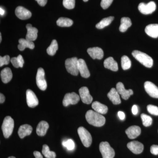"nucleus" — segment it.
<instances>
[{
  "label": "nucleus",
  "mask_w": 158,
  "mask_h": 158,
  "mask_svg": "<svg viewBox=\"0 0 158 158\" xmlns=\"http://www.w3.org/2000/svg\"><path fill=\"white\" fill-rule=\"evenodd\" d=\"M40 6H44L47 2L48 0H36Z\"/></svg>",
  "instance_id": "obj_43"
},
{
  "label": "nucleus",
  "mask_w": 158,
  "mask_h": 158,
  "mask_svg": "<svg viewBox=\"0 0 158 158\" xmlns=\"http://www.w3.org/2000/svg\"><path fill=\"white\" fill-rule=\"evenodd\" d=\"M8 158H15V157H14V156H10V157H9Z\"/></svg>",
  "instance_id": "obj_50"
},
{
  "label": "nucleus",
  "mask_w": 158,
  "mask_h": 158,
  "mask_svg": "<svg viewBox=\"0 0 158 158\" xmlns=\"http://www.w3.org/2000/svg\"><path fill=\"white\" fill-rule=\"evenodd\" d=\"M127 147L130 151L135 154H139L143 152L144 145L138 141H132L128 143Z\"/></svg>",
  "instance_id": "obj_14"
},
{
  "label": "nucleus",
  "mask_w": 158,
  "mask_h": 158,
  "mask_svg": "<svg viewBox=\"0 0 158 158\" xmlns=\"http://www.w3.org/2000/svg\"><path fill=\"white\" fill-rule=\"evenodd\" d=\"M145 32L148 36L152 38H156L158 37V24H151L148 25L145 29Z\"/></svg>",
  "instance_id": "obj_20"
},
{
  "label": "nucleus",
  "mask_w": 158,
  "mask_h": 158,
  "mask_svg": "<svg viewBox=\"0 0 158 158\" xmlns=\"http://www.w3.org/2000/svg\"><path fill=\"white\" fill-rule=\"evenodd\" d=\"M2 35H1V34H0V42H1V41H2Z\"/></svg>",
  "instance_id": "obj_49"
},
{
  "label": "nucleus",
  "mask_w": 158,
  "mask_h": 158,
  "mask_svg": "<svg viewBox=\"0 0 158 158\" xmlns=\"http://www.w3.org/2000/svg\"><path fill=\"white\" fill-rule=\"evenodd\" d=\"M99 150L103 158H113L115 152L108 142H102L100 144Z\"/></svg>",
  "instance_id": "obj_6"
},
{
  "label": "nucleus",
  "mask_w": 158,
  "mask_h": 158,
  "mask_svg": "<svg viewBox=\"0 0 158 158\" xmlns=\"http://www.w3.org/2000/svg\"><path fill=\"white\" fill-rule=\"evenodd\" d=\"M107 96L113 104L118 105L121 103V101L119 94L117 92L116 88H112L108 93Z\"/></svg>",
  "instance_id": "obj_21"
},
{
  "label": "nucleus",
  "mask_w": 158,
  "mask_h": 158,
  "mask_svg": "<svg viewBox=\"0 0 158 158\" xmlns=\"http://www.w3.org/2000/svg\"><path fill=\"white\" fill-rule=\"evenodd\" d=\"M5 100H6V98L4 94L2 93L0 94V103L1 104L5 102Z\"/></svg>",
  "instance_id": "obj_47"
},
{
  "label": "nucleus",
  "mask_w": 158,
  "mask_h": 158,
  "mask_svg": "<svg viewBox=\"0 0 158 158\" xmlns=\"http://www.w3.org/2000/svg\"><path fill=\"white\" fill-rule=\"evenodd\" d=\"M33 128L28 124L21 126L19 129L18 135L21 138H23L26 136L30 135L32 133Z\"/></svg>",
  "instance_id": "obj_23"
},
{
  "label": "nucleus",
  "mask_w": 158,
  "mask_h": 158,
  "mask_svg": "<svg viewBox=\"0 0 158 158\" xmlns=\"http://www.w3.org/2000/svg\"><path fill=\"white\" fill-rule=\"evenodd\" d=\"M19 44L18 46L19 49L20 51L24 50L26 48H29L33 49L34 48V44L33 41H30L27 39L21 38L19 40Z\"/></svg>",
  "instance_id": "obj_24"
},
{
  "label": "nucleus",
  "mask_w": 158,
  "mask_h": 158,
  "mask_svg": "<svg viewBox=\"0 0 158 158\" xmlns=\"http://www.w3.org/2000/svg\"><path fill=\"white\" fill-rule=\"evenodd\" d=\"M131 25V21L129 18H122L121 19V24L119 28V31L121 32H125Z\"/></svg>",
  "instance_id": "obj_28"
},
{
  "label": "nucleus",
  "mask_w": 158,
  "mask_h": 158,
  "mask_svg": "<svg viewBox=\"0 0 158 158\" xmlns=\"http://www.w3.org/2000/svg\"><path fill=\"white\" fill-rule=\"evenodd\" d=\"M58 49V44L56 40H53L49 47L47 49V52L49 55L51 56H54L56 52Z\"/></svg>",
  "instance_id": "obj_31"
},
{
  "label": "nucleus",
  "mask_w": 158,
  "mask_h": 158,
  "mask_svg": "<svg viewBox=\"0 0 158 158\" xmlns=\"http://www.w3.org/2000/svg\"><path fill=\"white\" fill-rule=\"evenodd\" d=\"M63 5L66 9H73L75 6V0H63Z\"/></svg>",
  "instance_id": "obj_36"
},
{
  "label": "nucleus",
  "mask_w": 158,
  "mask_h": 158,
  "mask_svg": "<svg viewBox=\"0 0 158 158\" xmlns=\"http://www.w3.org/2000/svg\"><path fill=\"white\" fill-rule=\"evenodd\" d=\"M116 89L117 92L124 100H127L131 95H133V91L131 89L126 90L124 85L121 82H118L116 85Z\"/></svg>",
  "instance_id": "obj_13"
},
{
  "label": "nucleus",
  "mask_w": 158,
  "mask_h": 158,
  "mask_svg": "<svg viewBox=\"0 0 158 158\" xmlns=\"http://www.w3.org/2000/svg\"><path fill=\"white\" fill-rule=\"evenodd\" d=\"M43 154L46 158H56V154L54 152L51 151L49 148L46 144H44L43 146L42 150Z\"/></svg>",
  "instance_id": "obj_32"
},
{
  "label": "nucleus",
  "mask_w": 158,
  "mask_h": 158,
  "mask_svg": "<svg viewBox=\"0 0 158 158\" xmlns=\"http://www.w3.org/2000/svg\"><path fill=\"white\" fill-rule=\"evenodd\" d=\"M26 98L27 104L29 107H35L39 104V101L36 94L30 89H28L26 91Z\"/></svg>",
  "instance_id": "obj_11"
},
{
  "label": "nucleus",
  "mask_w": 158,
  "mask_h": 158,
  "mask_svg": "<svg viewBox=\"0 0 158 158\" xmlns=\"http://www.w3.org/2000/svg\"><path fill=\"white\" fill-rule=\"evenodd\" d=\"M77 132L83 145L86 147H90L92 143V137L88 130L81 127L78 129Z\"/></svg>",
  "instance_id": "obj_5"
},
{
  "label": "nucleus",
  "mask_w": 158,
  "mask_h": 158,
  "mask_svg": "<svg viewBox=\"0 0 158 158\" xmlns=\"http://www.w3.org/2000/svg\"><path fill=\"white\" fill-rule=\"evenodd\" d=\"M78 70L83 77L88 78L90 76V72L85 60L83 59H78Z\"/></svg>",
  "instance_id": "obj_16"
},
{
  "label": "nucleus",
  "mask_w": 158,
  "mask_h": 158,
  "mask_svg": "<svg viewBox=\"0 0 158 158\" xmlns=\"http://www.w3.org/2000/svg\"><path fill=\"white\" fill-rule=\"evenodd\" d=\"M79 94L82 102L86 104H90L92 102L93 98L90 95L88 88L82 87L79 89Z\"/></svg>",
  "instance_id": "obj_12"
},
{
  "label": "nucleus",
  "mask_w": 158,
  "mask_h": 158,
  "mask_svg": "<svg viewBox=\"0 0 158 158\" xmlns=\"http://www.w3.org/2000/svg\"><path fill=\"white\" fill-rule=\"evenodd\" d=\"M150 152L152 154L154 155H158V145H152L151 147Z\"/></svg>",
  "instance_id": "obj_41"
},
{
  "label": "nucleus",
  "mask_w": 158,
  "mask_h": 158,
  "mask_svg": "<svg viewBox=\"0 0 158 158\" xmlns=\"http://www.w3.org/2000/svg\"><path fill=\"white\" fill-rule=\"evenodd\" d=\"M132 112L134 115H137L138 113V108L136 105H134L132 108Z\"/></svg>",
  "instance_id": "obj_44"
},
{
  "label": "nucleus",
  "mask_w": 158,
  "mask_h": 158,
  "mask_svg": "<svg viewBox=\"0 0 158 158\" xmlns=\"http://www.w3.org/2000/svg\"><path fill=\"white\" fill-rule=\"evenodd\" d=\"M15 14L18 18L22 20L29 19L32 16L31 11L22 6H18L16 8Z\"/></svg>",
  "instance_id": "obj_15"
},
{
  "label": "nucleus",
  "mask_w": 158,
  "mask_h": 158,
  "mask_svg": "<svg viewBox=\"0 0 158 158\" xmlns=\"http://www.w3.org/2000/svg\"><path fill=\"white\" fill-rule=\"evenodd\" d=\"M1 79L3 83L7 84L11 81L12 73L11 69L8 67L4 69L1 72Z\"/></svg>",
  "instance_id": "obj_25"
},
{
  "label": "nucleus",
  "mask_w": 158,
  "mask_h": 158,
  "mask_svg": "<svg viewBox=\"0 0 158 158\" xmlns=\"http://www.w3.org/2000/svg\"><path fill=\"white\" fill-rule=\"evenodd\" d=\"M113 1V0H102L101 6L103 9H108L111 6Z\"/></svg>",
  "instance_id": "obj_39"
},
{
  "label": "nucleus",
  "mask_w": 158,
  "mask_h": 158,
  "mask_svg": "<svg viewBox=\"0 0 158 158\" xmlns=\"http://www.w3.org/2000/svg\"><path fill=\"white\" fill-rule=\"evenodd\" d=\"M27 33L26 35V39L30 41H34L37 39L38 30L36 28L32 27L31 24H28L26 26Z\"/></svg>",
  "instance_id": "obj_18"
},
{
  "label": "nucleus",
  "mask_w": 158,
  "mask_h": 158,
  "mask_svg": "<svg viewBox=\"0 0 158 158\" xmlns=\"http://www.w3.org/2000/svg\"><path fill=\"white\" fill-rule=\"evenodd\" d=\"M92 108L95 112L101 114H105L107 113L108 108L106 105L102 104L98 102H94L92 103Z\"/></svg>",
  "instance_id": "obj_27"
},
{
  "label": "nucleus",
  "mask_w": 158,
  "mask_h": 158,
  "mask_svg": "<svg viewBox=\"0 0 158 158\" xmlns=\"http://www.w3.org/2000/svg\"><path fill=\"white\" fill-rule=\"evenodd\" d=\"M62 145L66 148L69 150H73L75 148V143L71 139H69L67 141H64L62 142Z\"/></svg>",
  "instance_id": "obj_35"
},
{
  "label": "nucleus",
  "mask_w": 158,
  "mask_h": 158,
  "mask_svg": "<svg viewBox=\"0 0 158 158\" xmlns=\"http://www.w3.org/2000/svg\"><path fill=\"white\" fill-rule=\"evenodd\" d=\"M104 65L105 68L113 71H117L118 70V64L113 57H109L106 59L104 62Z\"/></svg>",
  "instance_id": "obj_22"
},
{
  "label": "nucleus",
  "mask_w": 158,
  "mask_h": 158,
  "mask_svg": "<svg viewBox=\"0 0 158 158\" xmlns=\"http://www.w3.org/2000/svg\"><path fill=\"white\" fill-rule=\"evenodd\" d=\"M138 10L142 14L148 15L152 14L155 11L156 6L154 2H150L147 4L141 3L138 6Z\"/></svg>",
  "instance_id": "obj_9"
},
{
  "label": "nucleus",
  "mask_w": 158,
  "mask_h": 158,
  "mask_svg": "<svg viewBox=\"0 0 158 158\" xmlns=\"http://www.w3.org/2000/svg\"><path fill=\"white\" fill-rule=\"evenodd\" d=\"M121 66L123 70H127L131 68V62L127 56H124L122 57Z\"/></svg>",
  "instance_id": "obj_33"
},
{
  "label": "nucleus",
  "mask_w": 158,
  "mask_h": 158,
  "mask_svg": "<svg viewBox=\"0 0 158 158\" xmlns=\"http://www.w3.org/2000/svg\"><path fill=\"white\" fill-rule=\"evenodd\" d=\"M80 96L75 92L67 93L65 94L62 104L64 106H68L70 105H75L80 101Z\"/></svg>",
  "instance_id": "obj_8"
},
{
  "label": "nucleus",
  "mask_w": 158,
  "mask_h": 158,
  "mask_svg": "<svg viewBox=\"0 0 158 158\" xmlns=\"http://www.w3.org/2000/svg\"><path fill=\"white\" fill-rule=\"evenodd\" d=\"M44 76L45 72L43 69H38L36 76V83L39 89L43 91L45 90L47 88V84Z\"/></svg>",
  "instance_id": "obj_7"
},
{
  "label": "nucleus",
  "mask_w": 158,
  "mask_h": 158,
  "mask_svg": "<svg viewBox=\"0 0 158 158\" xmlns=\"http://www.w3.org/2000/svg\"><path fill=\"white\" fill-rule=\"evenodd\" d=\"M57 25L60 27H69L73 24L72 20L67 18L61 17L57 21Z\"/></svg>",
  "instance_id": "obj_29"
},
{
  "label": "nucleus",
  "mask_w": 158,
  "mask_h": 158,
  "mask_svg": "<svg viewBox=\"0 0 158 158\" xmlns=\"http://www.w3.org/2000/svg\"><path fill=\"white\" fill-rule=\"evenodd\" d=\"M144 88L150 96L158 98V88L155 84L151 82H145L144 84Z\"/></svg>",
  "instance_id": "obj_10"
},
{
  "label": "nucleus",
  "mask_w": 158,
  "mask_h": 158,
  "mask_svg": "<svg viewBox=\"0 0 158 158\" xmlns=\"http://www.w3.org/2000/svg\"><path fill=\"white\" fill-rule=\"evenodd\" d=\"M114 19V17L113 16H110L109 17L105 18L102 19L97 24L96 27L98 29L104 28L105 27H107V26L110 24Z\"/></svg>",
  "instance_id": "obj_30"
},
{
  "label": "nucleus",
  "mask_w": 158,
  "mask_h": 158,
  "mask_svg": "<svg viewBox=\"0 0 158 158\" xmlns=\"http://www.w3.org/2000/svg\"><path fill=\"white\" fill-rule=\"evenodd\" d=\"M14 121L11 116H7L4 118L2 129L3 135L6 138H9L13 132Z\"/></svg>",
  "instance_id": "obj_3"
},
{
  "label": "nucleus",
  "mask_w": 158,
  "mask_h": 158,
  "mask_svg": "<svg viewBox=\"0 0 158 158\" xmlns=\"http://www.w3.org/2000/svg\"><path fill=\"white\" fill-rule=\"evenodd\" d=\"M87 52L90 56L94 59H101L103 58V51L100 48H88Z\"/></svg>",
  "instance_id": "obj_17"
},
{
  "label": "nucleus",
  "mask_w": 158,
  "mask_h": 158,
  "mask_svg": "<svg viewBox=\"0 0 158 158\" xmlns=\"http://www.w3.org/2000/svg\"><path fill=\"white\" fill-rule=\"evenodd\" d=\"M34 155L35 158H43L42 155L39 152L34 151Z\"/></svg>",
  "instance_id": "obj_46"
},
{
  "label": "nucleus",
  "mask_w": 158,
  "mask_h": 158,
  "mask_svg": "<svg viewBox=\"0 0 158 158\" xmlns=\"http://www.w3.org/2000/svg\"><path fill=\"white\" fill-rule=\"evenodd\" d=\"M85 117L88 123L94 126L100 127L103 126L106 123L104 116L93 110L88 111L86 113Z\"/></svg>",
  "instance_id": "obj_1"
},
{
  "label": "nucleus",
  "mask_w": 158,
  "mask_h": 158,
  "mask_svg": "<svg viewBox=\"0 0 158 158\" xmlns=\"http://www.w3.org/2000/svg\"><path fill=\"white\" fill-rule=\"evenodd\" d=\"M133 57L142 65L147 68H151L153 64L152 58L147 54L140 51L135 50L132 53Z\"/></svg>",
  "instance_id": "obj_2"
},
{
  "label": "nucleus",
  "mask_w": 158,
  "mask_h": 158,
  "mask_svg": "<svg viewBox=\"0 0 158 158\" xmlns=\"http://www.w3.org/2000/svg\"><path fill=\"white\" fill-rule=\"evenodd\" d=\"M0 14H1V15H3L5 14V11L2 8H1V9H0Z\"/></svg>",
  "instance_id": "obj_48"
},
{
  "label": "nucleus",
  "mask_w": 158,
  "mask_h": 158,
  "mask_svg": "<svg viewBox=\"0 0 158 158\" xmlns=\"http://www.w3.org/2000/svg\"><path fill=\"white\" fill-rule=\"evenodd\" d=\"M125 132L130 139H135L140 135L141 133V129L139 127L133 126L126 130Z\"/></svg>",
  "instance_id": "obj_19"
},
{
  "label": "nucleus",
  "mask_w": 158,
  "mask_h": 158,
  "mask_svg": "<svg viewBox=\"0 0 158 158\" xmlns=\"http://www.w3.org/2000/svg\"><path fill=\"white\" fill-rule=\"evenodd\" d=\"M83 1H84V2H88V0H83Z\"/></svg>",
  "instance_id": "obj_51"
},
{
  "label": "nucleus",
  "mask_w": 158,
  "mask_h": 158,
  "mask_svg": "<svg viewBox=\"0 0 158 158\" xmlns=\"http://www.w3.org/2000/svg\"><path fill=\"white\" fill-rule=\"evenodd\" d=\"M118 117L121 120H123L125 118V115L124 113L121 111L118 112Z\"/></svg>",
  "instance_id": "obj_45"
},
{
  "label": "nucleus",
  "mask_w": 158,
  "mask_h": 158,
  "mask_svg": "<svg viewBox=\"0 0 158 158\" xmlns=\"http://www.w3.org/2000/svg\"><path fill=\"white\" fill-rule=\"evenodd\" d=\"M142 123L144 127H149L152 124V119L150 116L145 114H142L141 116Z\"/></svg>",
  "instance_id": "obj_34"
},
{
  "label": "nucleus",
  "mask_w": 158,
  "mask_h": 158,
  "mask_svg": "<svg viewBox=\"0 0 158 158\" xmlns=\"http://www.w3.org/2000/svg\"><path fill=\"white\" fill-rule=\"evenodd\" d=\"M148 113L155 116H158V107L153 105H149L147 106Z\"/></svg>",
  "instance_id": "obj_37"
},
{
  "label": "nucleus",
  "mask_w": 158,
  "mask_h": 158,
  "mask_svg": "<svg viewBox=\"0 0 158 158\" xmlns=\"http://www.w3.org/2000/svg\"><path fill=\"white\" fill-rule=\"evenodd\" d=\"M49 128V124L47 122L42 121L39 123L36 129V132L39 136H44L46 134Z\"/></svg>",
  "instance_id": "obj_26"
},
{
  "label": "nucleus",
  "mask_w": 158,
  "mask_h": 158,
  "mask_svg": "<svg viewBox=\"0 0 158 158\" xmlns=\"http://www.w3.org/2000/svg\"><path fill=\"white\" fill-rule=\"evenodd\" d=\"M11 62L12 65L15 68L20 67V63L19 60L17 57H13L11 59Z\"/></svg>",
  "instance_id": "obj_40"
},
{
  "label": "nucleus",
  "mask_w": 158,
  "mask_h": 158,
  "mask_svg": "<svg viewBox=\"0 0 158 158\" xmlns=\"http://www.w3.org/2000/svg\"><path fill=\"white\" fill-rule=\"evenodd\" d=\"M10 61H11L10 57L8 55L4 57L0 56V66L2 67L5 65H8Z\"/></svg>",
  "instance_id": "obj_38"
},
{
  "label": "nucleus",
  "mask_w": 158,
  "mask_h": 158,
  "mask_svg": "<svg viewBox=\"0 0 158 158\" xmlns=\"http://www.w3.org/2000/svg\"><path fill=\"white\" fill-rule=\"evenodd\" d=\"M65 66L67 72L73 76L78 75L79 73L78 59L77 57L69 58L65 61Z\"/></svg>",
  "instance_id": "obj_4"
},
{
  "label": "nucleus",
  "mask_w": 158,
  "mask_h": 158,
  "mask_svg": "<svg viewBox=\"0 0 158 158\" xmlns=\"http://www.w3.org/2000/svg\"><path fill=\"white\" fill-rule=\"evenodd\" d=\"M17 58H18L19 60L20 67L22 68L23 66L24 63V61L23 59L22 56L20 55H19L17 56Z\"/></svg>",
  "instance_id": "obj_42"
}]
</instances>
